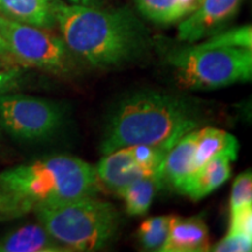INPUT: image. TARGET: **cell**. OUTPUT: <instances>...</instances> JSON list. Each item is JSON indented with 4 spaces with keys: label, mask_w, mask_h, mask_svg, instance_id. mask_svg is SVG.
I'll return each mask as SVG.
<instances>
[{
    "label": "cell",
    "mask_w": 252,
    "mask_h": 252,
    "mask_svg": "<svg viewBox=\"0 0 252 252\" xmlns=\"http://www.w3.org/2000/svg\"><path fill=\"white\" fill-rule=\"evenodd\" d=\"M252 204V174L245 171L235 179L230 195V212Z\"/></svg>",
    "instance_id": "cell-21"
},
{
    "label": "cell",
    "mask_w": 252,
    "mask_h": 252,
    "mask_svg": "<svg viewBox=\"0 0 252 252\" xmlns=\"http://www.w3.org/2000/svg\"><path fill=\"white\" fill-rule=\"evenodd\" d=\"M0 33L8 54L21 64L64 76L76 70V58L64 40L45 28L18 23L0 14Z\"/></svg>",
    "instance_id": "cell-6"
},
{
    "label": "cell",
    "mask_w": 252,
    "mask_h": 252,
    "mask_svg": "<svg viewBox=\"0 0 252 252\" xmlns=\"http://www.w3.org/2000/svg\"><path fill=\"white\" fill-rule=\"evenodd\" d=\"M239 144L235 135L220 128L207 126L197 128L194 156V172L216 156L226 152L238 153Z\"/></svg>",
    "instance_id": "cell-15"
},
{
    "label": "cell",
    "mask_w": 252,
    "mask_h": 252,
    "mask_svg": "<svg viewBox=\"0 0 252 252\" xmlns=\"http://www.w3.org/2000/svg\"><path fill=\"white\" fill-rule=\"evenodd\" d=\"M145 18L159 25H172L193 13L200 0H134Z\"/></svg>",
    "instance_id": "cell-16"
},
{
    "label": "cell",
    "mask_w": 252,
    "mask_h": 252,
    "mask_svg": "<svg viewBox=\"0 0 252 252\" xmlns=\"http://www.w3.org/2000/svg\"><path fill=\"white\" fill-rule=\"evenodd\" d=\"M201 123L198 106L185 97L139 91L117 104L110 113L100 141L108 154L131 145L176 143Z\"/></svg>",
    "instance_id": "cell-2"
},
{
    "label": "cell",
    "mask_w": 252,
    "mask_h": 252,
    "mask_svg": "<svg viewBox=\"0 0 252 252\" xmlns=\"http://www.w3.org/2000/svg\"><path fill=\"white\" fill-rule=\"evenodd\" d=\"M237 157L238 153L236 152L219 154L191 173L176 190L193 201L208 196L230 178L231 162H234Z\"/></svg>",
    "instance_id": "cell-10"
},
{
    "label": "cell",
    "mask_w": 252,
    "mask_h": 252,
    "mask_svg": "<svg viewBox=\"0 0 252 252\" xmlns=\"http://www.w3.org/2000/svg\"><path fill=\"white\" fill-rule=\"evenodd\" d=\"M209 230L201 216H173L161 252L209 251Z\"/></svg>",
    "instance_id": "cell-11"
},
{
    "label": "cell",
    "mask_w": 252,
    "mask_h": 252,
    "mask_svg": "<svg viewBox=\"0 0 252 252\" xmlns=\"http://www.w3.org/2000/svg\"><path fill=\"white\" fill-rule=\"evenodd\" d=\"M175 143L162 145H131L104 154L96 173L98 181L115 191L161 171L166 154Z\"/></svg>",
    "instance_id": "cell-8"
},
{
    "label": "cell",
    "mask_w": 252,
    "mask_h": 252,
    "mask_svg": "<svg viewBox=\"0 0 252 252\" xmlns=\"http://www.w3.org/2000/svg\"><path fill=\"white\" fill-rule=\"evenodd\" d=\"M60 0H0V14L32 26L52 30L56 26Z\"/></svg>",
    "instance_id": "cell-12"
},
{
    "label": "cell",
    "mask_w": 252,
    "mask_h": 252,
    "mask_svg": "<svg viewBox=\"0 0 252 252\" xmlns=\"http://www.w3.org/2000/svg\"><path fill=\"white\" fill-rule=\"evenodd\" d=\"M64 117V108L55 100L24 94H0V124L15 139L45 140L61 128Z\"/></svg>",
    "instance_id": "cell-7"
},
{
    "label": "cell",
    "mask_w": 252,
    "mask_h": 252,
    "mask_svg": "<svg viewBox=\"0 0 252 252\" xmlns=\"http://www.w3.org/2000/svg\"><path fill=\"white\" fill-rule=\"evenodd\" d=\"M0 252H68L40 224H26L0 238Z\"/></svg>",
    "instance_id": "cell-14"
},
{
    "label": "cell",
    "mask_w": 252,
    "mask_h": 252,
    "mask_svg": "<svg viewBox=\"0 0 252 252\" xmlns=\"http://www.w3.org/2000/svg\"><path fill=\"white\" fill-rule=\"evenodd\" d=\"M252 238L238 235H229L214 245L209 250L216 252H247L251 251Z\"/></svg>",
    "instance_id": "cell-24"
},
{
    "label": "cell",
    "mask_w": 252,
    "mask_h": 252,
    "mask_svg": "<svg viewBox=\"0 0 252 252\" xmlns=\"http://www.w3.org/2000/svg\"><path fill=\"white\" fill-rule=\"evenodd\" d=\"M197 128L189 131L179 139L166 154L161 167L162 182L178 189L194 172V156Z\"/></svg>",
    "instance_id": "cell-13"
},
{
    "label": "cell",
    "mask_w": 252,
    "mask_h": 252,
    "mask_svg": "<svg viewBox=\"0 0 252 252\" xmlns=\"http://www.w3.org/2000/svg\"><path fill=\"white\" fill-rule=\"evenodd\" d=\"M168 63L178 84L188 90H214L252 77V49L194 45L171 53Z\"/></svg>",
    "instance_id": "cell-5"
},
{
    "label": "cell",
    "mask_w": 252,
    "mask_h": 252,
    "mask_svg": "<svg viewBox=\"0 0 252 252\" xmlns=\"http://www.w3.org/2000/svg\"><path fill=\"white\" fill-rule=\"evenodd\" d=\"M228 234L252 238V204H247L230 212Z\"/></svg>",
    "instance_id": "cell-22"
},
{
    "label": "cell",
    "mask_w": 252,
    "mask_h": 252,
    "mask_svg": "<svg viewBox=\"0 0 252 252\" xmlns=\"http://www.w3.org/2000/svg\"><path fill=\"white\" fill-rule=\"evenodd\" d=\"M30 212H33L30 204L9 193L0 184V222L19 219Z\"/></svg>",
    "instance_id": "cell-20"
},
{
    "label": "cell",
    "mask_w": 252,
    "mask_h": 252,
    "mask_svg": "<svg viewBox=\"0 0 252 252\" xmlns=\"http://www.w3.org/2000/svg\"><path fill=\"white\" fill-rule=\"evenodd\" d=\"M198 46L204 48H213V47H244L252 49V28L251 25L242 26L232 30L217 33L215 35L198 43Z\"/></svg>",
    "instance_id": "cell-19"
},
{
    "label": "cell",
    "mask_w": 252,
    "mask_h": 252,
    "mask_svg": "<svg viewBox=\"0 0 252 252\" xmlns=\"http://www.w3.org/2000/svg\"><path fill=\"white\" fill-rule=\"evenodd\" d=\"M7 55H9L7 46H6L4 37H2L1 33H0V58H4V56H7Z\"/></svg>",
    "instance_id": "cell-26"
},
{
    "label": "cell",
    "mask_w": 252,
    "mask_h": 252,
    "mask_svg": "<svg viewBox=\"0 0 252 252\" xmlns=\"http://www.w3.org/2000/svg\"><path fill=\"white\" fill-rule=\"evenodd\" d=\"M0 184L33 209L96 196L99 189L94 166L62 154L5 169L0 173Z\"/></svg>",
    "instance_id": "cell-3"
},
{
    "label": "cell",
    "mask_w": 252,
    "mask_h": 252,
    "mask_svg": "<svg viewBox=\"0 0 252 252\" xmlns=\"http://www.w3.org/2000/svg\"><path fill=\"white\" fill-rule=\"evenodd\" d=\"M71 4L84 5V6H98L100 0H68Z\"/></svg>",
    "instance_id": "cell-25"
},
{
    "label": "cell",
    "mask_w": 252,
    "mask_h": 252,
    "mask_svg": "<svg viewBox=\"0 0 252 252\" xmlns=\"http://www.w3.org/2000/svg\"><path fill=\"white\" fill-rule=\"evenodd\" d=\"M33 212L48 234L69 251H96L117 237L121 214L108 201L84 196Z\"/></svg>",
    "instance_id": "cell-4"
},
{
    "label": "cell",
    "mask_w": 252,
    "mask_h": 252,
    "mask_svg": "<svg viewBox=\"0 0 252 252\" xmlns=\"http://www.w3.org/2000/svg\"><path fill=\"white\" fill-rule=\"evenodd\" d=\"M172 217V215L150 217L141 223L137 236L145 250L160 251L168 235Z\"/></svg>",
    "instance_id": "cell-18"
},
{
    "label": "cell",
    "mask_w": 252,
    "mask_h": 252,
    "mask_svg": "<svg viewBox=\"0 0 252 252\" xmlns=\"http://www.w3.org/2000/svg\"><path fill=\"white\" fill-rule=\"evenodd\" d=\"M25 72L18 64L0 61V94L12 93L23 83Z\"/></svg>",
    "instance_id": "cell-23"
},
{
    "label": "cell",
    "mask_w": 252,
    "mask_h": 252,
    "mask_svg": "<svg viewBox=\"0 0 252 252\" xmlns=\"http://www.w3.org/2000/svg\"><path fill=\"white\" fill-rule=\"evenodd\" d=\"M56 25L75 58L94 68L133 61L149 46L146 28L128 8L103 9L60 0Z\"/></svg>",
    "instance_id": "cell-1"
},
{
    "label": "cell",
    "mask_w": 252,
    "mask_h": 252,
    "mask_svg": "<svg viewBox=\"0 0 252 252\" xmlns=\"http://www.w3.org/2000/svg\"><path fill=\"white\" fill-rule=\"evenodd\" d=\"M243 0H200L196 9L181 20L178 39L197 42L219 31L237 14Z\"/></svg>",
    "instance_id": "cell-9"
},
{
    "label": "cell",
    "mask_w": 252,
    "mask_h": 252,
    "mask_svg": "<svg viewBox=\"0 0 252 252\" xmlns=\"http://www.w3.org/2000/svg\"><path fill=\"white\" fill-rule=\"evenodd\" d=\"M162 185L161 171L145 176L122 188L117 195L124 200L125 209L128 215L141 216L149 212L157 191Z\"/></svg>",
    "instance_id": "cell-17"
}]
</instances>
